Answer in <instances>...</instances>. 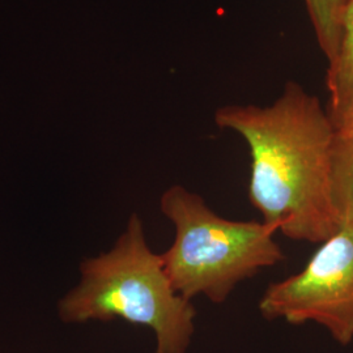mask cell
Returning a JSON list of instances; mask_svg holds the SVG:
<instances>
[{
    "label": "cell",
    "instance_id": "6da1fadb",
    "mask_svg": "<svg viewBox=\"0 0 353 353\" xmlns=\"http://www.w3.org/2000/svg\"><path fill=\"white\" fill-rule=\"evenodd\" d=\"M216 125L248 143L249 201L287 239L322 243L343 224L332 186L335 130L319 99L290 81L268 106L227 105Z\"/></svg>",
    "mask_w": 353,
    "mask_h": 353
},
{
    "label": "cell",
    "instance_id": "7a4b0ae2",
    "mask_svg": "<svg viewBox=\"0 0 353 353\" xmlns=\"http://www.w3.org/2000/svg\"><path fill=\"white\" fill-rule=\"evenodd\" d=\"M64 322L113 321L150 327L156 353H188L196 309L173 288L137 214L113 249L81 263V281L59 305Z\"/></svg>",
    "mask_w": 353,
    "mask_h": 353
},
{
    "label": "cell",
    "instance_id": "3957f363",
    "mask_svg": "<svg viewBox=\"0 0 353 353\" xmlns=\"http://www.w3.org/2000/svg\"><path fill=\"white\" fill-rule=\"evenodd\" d=\"M160 208L176 229L172 246L161 254L165 272L189 301L203 296L221 305L240 283L287 261L275 241L278 228L221 217L181 185L165 191Z\"/></svg>",
    "mask_w": 353,
    "mask_h": 353
},
{
    "label": "cell",
    "instance_id": "277c9868",
    "mask_svg": "<svg viewBox=\"0 0 353 353\" xmlns=\"http://www.w3.org/2000/svg\"><path fill=\"white\" fill-rule=\"evenodd\" d=\"M258 309L268 321L290 325L316 323L334 341L348 345L353 341V220L319 248L300 272L271 283Z\"/></svg>",
    "mask_w": 353,
    "mask_h": 353
},
{
    "label": "cell",
    "instance_id": "5b68a950",
    "mask_svg": "<svg viewBox=\"0 0 353 353\" xmlns=\"http://www.w3.org/2000/svg\"><path fill=\"white\" fill-rule=\"evenodd\" d=\"M327 113L335 132L353 127V0H345L339 48L330 62Z\"/></svg>",
    "mask_w": 353,
    "mask_h": 353
},
{
    "label": "cell",
    "instance_id": "8992f818",
    "mask_svg": "<svg viewBox=\"0 0 353 353\" xmlns=\"http://www.w3.org/2000/svg\"><path fill=\"white\" fill-rule=\"evenodd\" d=\"M332 186L341 220H353V127L334 134Z\"/></svg>",
    "mask_w": 353,
    "mask_h": 353
},
{
    "label": "cell",
    "instance_id": "52a82bcc",
    "mask_svg": "<svg viewBox=\"0 0 353 353\" xmlns=\"http://www.w3.org/2000/svg\"><path fill=\"white\" fill-rule=\"evenodd\" d=\"M318 43L328 62H331L339 48L341 21L345 0H305Z\"/></svg>",
    "mask_w": 353,
    "mask_h": 353
}]
</instances>
